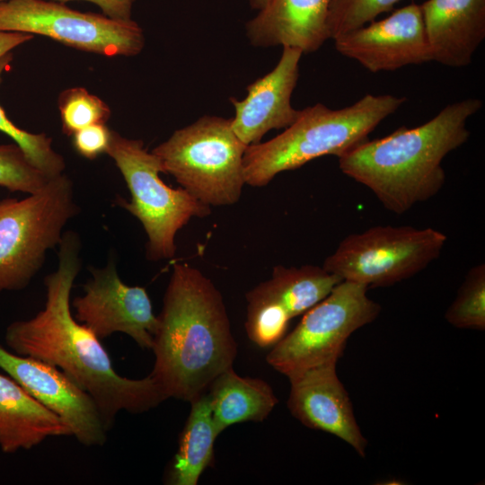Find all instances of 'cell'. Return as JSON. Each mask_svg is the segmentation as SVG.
I'll use <instances>...</instances> for the list:
<instances>
[{
    "label": "cell",
    "mask_w": 485,
    "mask_h": 485,
    "mask_svg": "<svg viewBox=\"0 0 485 485\" xmlns=\"http://www.w3.org/2000/svg\"><path fill=\"white\" fill-rule=\"evenodd\" d=\"M333 40L338 52L373 73L432 61L420 5L414 3Z\"/></svg>",
    "instance_id": "14"
},
{
    "label": "cell",
    "mask_w": 485,
    "mask_h": 485,
    "mask_svg": "<svg viewBox=\"0 0 485 485\" xmlns=\"http://www.w3.org/2000/svg\"><path fill=\"white\" fill-rule=\"evenodd\" d=\"M9 53L0 58V83L2 75L12 61ZM0 131L11 137L26 154L31 162L50 178L64 173L63 156L52 147V139L45 133L35 134L22 129L6 115L0 105Z\"/></svg>",
    "instance_id": "22"
},
{
    "label": "cell",
    "mask_w": 485,
    "mask_h": 485,
    "mask_svg": "<svg viewBox=\"0 0 485 485\" xmlns=\"http://www.w3.org/2000/svg\"><path fill=\"white\" fill-rule=\"evenodd\" d=\"M33 39L32 34L0 31V58L11 53V51L20 45Z\"/></svg>",
    "instance_id": "29"
},
{
    "label": "cell",
    "mask_w": 485,
    "mask_h": 485,
    "mask_svg": "<svg viewBox=\"0 0 485 485\" xmlns=\"http://www.w3.org/2000/svg\"><path fill=\"white\" fill-rule=\"evenodd\" d=\"M106 154L114 161L129 190L130 201L118 204L137 217L146 234V259L169 260L176 252L175 236L193 217L210 215V207L194 198L181 187L173 189L160 177L159 159L140 139L111 130Z\"/></svg>",
    "instance_id": "7"
},
{
    "label": "cell",
    "mask_w": 485,
    "mask_h": 485,
    "mask_svg": "<svg viewBox=\"0 0 485 485\" xmlns=\"http://www.w3.org/2000/svg\"><path fill=\"white\" fill-rule=\"evenodd\" d=\"M367 289L363 284L340 282L271 348L266 357L269 365L289 378L311 367L337 363L350 335L381 312L380 304L367 296Z\"/></svg>",
    "instance_id": "8"
},
{
    "label": "cell",
    "mask_w": 485,
    "mask_h": 485,
    "mask_svg": "<svg viewBox=\"0 0 485 485\" xmlns=\"http://www.w3.org/2000/svg\"><path fill=\"white\" fill-rule=\"evenodd\" d=\"M71 436L66 423L18 383L0 374V449H31L48 437Z\"/></svg>",
    "instance_id": "19"
},
{
    "label": "cell",
    "mask_w": 485,
    "mask_h": 485,
    "mask_svg": "<svg viewBox=\"0 0 485 485\" xmlns=\"http://www.w3.org/2000/svg\"><path fill=\"white\" fill-rule=\"evenodd\" d=\"M342 280L322 267H274L269 279L246 294L245 330L260 348H272L287 332L290 321L325 298Z\"/></svg>",
    "instance_id": "11"
},
{
    "label": "cell",
    "mask_w": 485,
    "mask_h": 485,
    "mask_svg": "<svg viewBox=\"0 0 485 485\" xmlns=\"http://www.w3.org/2000/svg\"><path fill=\"white\" fill-rule=\"evenodd\" d=\"M0 31L39 34L105 57L136 56L145 45L143 31L133 19L83 13L53 0L0 2Z\"/></svg>",
    "instance_id": "10"
},
{
    "label": "cell",
    "mask_w": 485,
    "mask_h": 485,
    "mask_svg": "<svg viewBox=\"0 0 485 485\" xmlns=\"http://www.w3.org/2000/svg\"><path fill=\"white\" fill-rule=\"evenodd\" d=\"M246 146L231 119L204 116L174 131L151 152L194 198L208 207L231 206L242 196Z\"/></svg>",
    "instance_id": "5"
},
{
    "label": "cell",
    "mask_w": 485,
    "mask_h": 485,
    "mask_svg": "<svg viewBox=\"0 0 485 485\" xmlns=\"http://www.w3.org/2000/svg\"><path fill=\"white\" fill-rule=\"evenodd\" d=\"M401 0H331L329 8L330 39L359 28L390 12Z\"/></svg>",
    "instance_id": "26"
},
{
    "label": "cell",
    "mask_w": 485,
    "mask_h": 485,
    "mask_svg": "<svg viewBox=\"0 0 485 485\" xmlns=\"http://www.w3.org/2000/svg\"><path fill=\"white\" fill-rule=\"evenodd\" d=\"M90 270L92 278L84 285V295L72 303L75 319L99 340L121 332L140 348L151 349L158 320L146 288L125 284L113 260Z\"/></svg>",
    "instance_id": "12"
},
{
    "label": "cell",
    "mask_w": 485,
    "mask_h": 485,
    "mask_svg": "<svg viewBox=\"0 0 485 485\" xmlns=\"http://www.w3.org/2000/svg\"><path fill=\"white\" fill-rule=\"evenodd\" d=\"M80 250L79 235L65 232L57 268L44 278L43 308L31 319L10 323L4 340L12 352L46 362L68 375L93 397L110 429L119 412H146L166 398L150 375L142 379L119 375L101 340L74 316L70 295L81 269Z\"/></svg>",
    "instance_id": "1"
},
{
    "label": "cell",
    "mask_w": 485,
    "mask_h": 485,
    "mask_svg": "<svg viewBox=\"0 0 485 485\" xmlns=\"http://www.w3.org/2000/svg\"><path fill=\"white\" fill-rule=\"evenodd\" d=\"M331 0H269L246 23V34L256 47H292L303 53L320 48L330 39Z\"/></svg>",
    "instance_id": "18"
},
{
    "label": "cell",
    "mask_w": 485,
    "mask_h": 485,
    "mask_svg": "<svg viewBox=\"0 0 485 485\" xmlns=\"http://www.w3.org/2000/svg\"><path fill=\"white\" fill-rule=\"evenodd\" d=\"M445 318L459 329L485 330V265L480 263L467 272Z\"/></svg>",
    "instance_id": "23"
},
{
    "label": "cell",
    "mask_w": 485,
    "mask_h": 485,
    "mask_svg": "<svg viewBox=\"0 0 485 485\" xmlns=\"http://www.w3.org/2000/svg\"><path fill=\"white\" fill-rule=\"evenodd\" d=\"M78 209L73 182L65 173L22 199L0 201V293L30 284Z\"/></svg>",
    "instance_id": "6"
},
{
    "label": "cell",
    "mask_w": 485,
    "mask_h": 485,
    "mask_svg": "<svg viewBox=\"0 0 485 485\" xmlns=\"http://www.w3.org/2000/svg\"><path fill=\"white\" fill-rule=\"evenodd\" d=\"M405 101V97L391 94H366L339 110L317 103L300 110L281 134L247 146L243 155L246 184L264 187L277 174L318 157L339 158L367 140L368 135Z\"/></svg>",
    "instance_id": "4"
},
{
    "label": "cell",
    "mask_w": 485,
    "mask_h": 485,
    "mask_svg": "<svg viewBox=\"0 0 485 485\" xmlns=\"http://www.w3.org/2000/svg\"><path fill=\"white\" fill-rule=\"evenodd\" d=\"M419 5L432 61L468 66L485 38V0H427Z\"/></svg>",
    "instance_id": "17"
},
{
    "label": "cell",
    "mask_w": 485,
    "mask_h": 485,
    "mask_svg": "<svg viewBox=\"0 0 485 485\" xmlns=\"http://www.w3.org/2000/svg\"><path fill=\"white\" fill-rule=\"evenodd\" d=\"M157 320L149 375L166 400L190 402L233 367L237 345L223 296L199 269L173 265Z\"/></svg>",
    "instance_id": "2"
},
{
    "label": "cell",
    "mask_w": 485,
    "mask_h": 485,
    "mask_svg": "<svg viewBox=\"0 0 485 485\" xmlns=\"http://www.w3.org/2000/svg\"><path fill=\"white\" fill-rule=\"evenodd\" d=\"M111 130L104 124H93L72 135L73 146L82 156L93 160L106 154Z\"/></svg>",
    "instance_id": "27"
},
{
    "label": "cell",
    "mask_w": 485,
    "mask_h": 485,
    "mask_svg": "<svg viewBox=\"0 0 485 485\" xmlns=\"http://www.w3.org/2000/svg\"><path fill=\"white\" fill-rule=\"evenodd\" d=\"M446 235L431 227L377 225L346 236L322 265L341 280L367 287L410 278L436 260Z\"/></svg>",
    "instance_id": "9"
},
{
    "label": "cell",
    "mask_w": 485,
    "mask_h": 485,
    "mask_svg": "<svg viewBox=\"0 0 485 485\" xmlns=\"http://www.w3.org/2000/svg\"><path fill=\"white\" fill-rule=\"evenodd\" d=\"M0 368L60 418L83 445L102 446L109 428L93 397L57 367L0 346Z\"/></svg>",
    "instance_id": "13"
},
{
    "label": "cell",
    "mask_w": 485,
    "mask_h": 485,
    "mask_svg": "<svg viewBox=\"0 0 485 485\" xmlns=\"http://www.w3.org/2000/svg\"><path fill=\"white\" fill-rule=\"evenodd\" d=\"M62 131L68 137L85 127L106 123L111 115L109 106L84 87L63 91L58 97Z\"/></svg>",
    "instance_id": "24"
},
{
    "label": "cell",
    "mask_w": 485,
    "mask_h": 485,
    "mask_svg": "<svg viewBox=\"0 0 485 485\" xmlns=\"http://www.w3.org/2000/svg\"><path fill=\"white\" fill-rule=\"evenodd\" d=\"M336 362L311 367L289 377L287 408L312 429L331 434L366 456L367 441L356 420L348 393L336 372Z\"/></svg>",
    "instance_id": "15"
},
{
    "label": "cell",
    "mask_w": 485,
    "mask_h": 485,
    "mask_svg": "<svg viewBox=\"0 0 485 485\" xmlns=\"http://www.w3.org/2000/svg\"><path fill=\"white\" fill-rule=\"evenodd\" d=\"M59 3H67L78 0H53ZM90 2L97 5L109 18L119 21L132 20V8L136 0H80Z\"/></svg>",
    "instance_id": "28"
},
{
    "label": "cell",
    "mask_w": 485,
    "mask_h": 485,
    "mask_svg": "<svg viewBox=\"0 0 485 485\" xmlns=\"http://www.w3.org/2000/svg\"><path fill=\"white\" fill-rule=\"evenodd\" d=\"M483 102L450 103L426 123L366 140L339 157L347 176L368 188L389 211L401 215L436 196L445 182L444 158L467 142V120Z\"/></svg>",
    "instance_id": "3"
},
{
    "label": "cell",
    "mask_w": 485,
    "mask_h": 485,
    "mask_svg": "<svg viewBox=\"0 0 485 485\" xmlns=\"http://www.w3.org/2000/svg\"><path fill=\"white\" fill-rule=\"evenodd\" d=\"M249 1H250L251 6L259 11L261 8H263L269 0H249Z\"/></svg>",
    "instance_id": "30"
},
{
    "label": "cell",
    "mask_w": 485,
    "mask_h": 485,
    "mask_svg": "<svg viewBox=\"0 0 485 485\" xmlns=\"http://www.w3.org/2000/svg\"><path fill=\"white\" fill-rule=\"evenodd\" d=\"M207 393L219 435L234 424L263 421L278 402L266 381L240 376L233 367L217 375Z\"/></svg>",
    "instance_id": "20"
},
{
    "label": "cell",
    "mask_w": 485,
    "mask_h": 485,
    "mask_svg": "<svg viewBox=\"0 0 485 485\" xmlns=\"http://www.w3.org/2000/svg\"><path fill=\"white\" fill-rule=\"evenodd\" d=\"M52 178L36 167L15 143L0 145V186L12 192L33 194Z\"/></svg>",
    "instance_id": "25"
},
{
    "label": "cell",
    "mask_w": 485,
    "mask_h": 485,
    "mask_svg": "<svg viewBox=\"0 0 485 485\" xmlns=\"http://www.w3.org/2000/svg\"><path fill=\"white\" fill-rule=\"evenodd\" d=\"M304 53L296 48L283 47L276 66L247 86L242 101L231 99L234 117L232 128L246 145L261 142L269 130L286 128L298 117L291 96L299 76V62Z\"/></svg>",
    "instance_id": "16"
},
{
    "label": "cell",
    "mask_w": 485,
    "mask_h": 485,
    "mask_svg": "<svg viewBox=\"0 0 485 485\" xmlns=\"http://www.w3.org/2000/svg\"><path fill=\"white\" fill-rule=\"evenodd\" d=\"M4 1H7V0H0V2H4Z\"/></svg>",
    "instance_id": "31"
},
{
    "label": "cell",
    "mask_w": 485,
    "mask_h": 485,
    "mask_svg": "<svg viewBox=\"0 0 485 485\" xmlns=\"http://www.w3.org/2000/svg\"><path fill=\"white\" fill-rule=\"evenodd\" d=\"M191 408L179 436L165 483L197 485L204 471L215 463V441L219 436L207 392L190 401Z\"/></svg>",
    "instance_id": "21"
}]
</instances>
